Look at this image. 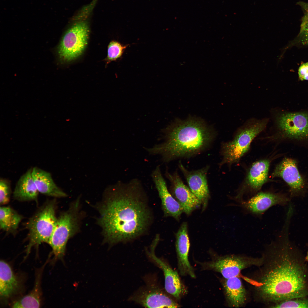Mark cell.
<instances>
[{
	"mask_svg": "<svg viewBox=\"0 0 308 308\" xmlns=\"http://www.w3.org/2000/svg\"><path fill=\"white\" fill-rule=\"evenodd\" d=\"M108 192L98 207L105 242L111 245L126 243L146 234L153 216L141 181H119Z\"/></svg>",
	"mask_w": 308,
	"mask_h": 308,
	"instance_id": "6da1fadb",
	"label": "cell"
},
{
	"mask_svg": "<svg viewBox=\"0 0 308 308\" xmlns=\"http://www.w3.org/2000/svg\"><path fill=\"white\" fill-rule=\"evenodd\" d=\"M289 236L277 237L268 246V259L256 288L265 301L275 303L305 297L308 283L304 267L290 256Z\"/></svg>",
	"mask_w": 308,
	"mask_h": 308,
	"instance_id": "7a4b0ae2",
	"label": "cell"
},
{
	"mask_svg": "<svg viewBox=\"0 0 308 308\" xmlns=\"http://www.w3.org/2000/svg\"><path fill=\"white\" fill-rule=\"evenodd\" d=\"M163 133L162 142L144 149L151 155L159 156L164 163L198 154L208 148L214 137L209 128L194 119L167 128Z\"/></svg>",
	"mask_w": 308,
	"mask_h": 308,
	"instance_id": "3957f363",
	"label": "cell"
},
{
	"mask_svg": "<svg viewBox=\"0 0 308 308\" xmlns=\"http://www.w3.org/2000/svg\"><path fill=\"white\" fill-rule=\"evenodd\" d=\"M56 203L54 199L44 203L26 224L28 230L27 255L31 248L43 242L48 243L56 223Z\"/></svg>",
	"mask_w": 308,
	"mask_h": 308,
	"instance_id": "277c9868",
	"label": "cell"
},
{
	"mask_svg": "<svg viewBox=\"0 0 308 308\" xmlns=\"http://www.w3.org/2000/svg\"><path fill=\"white\" fill-rule=\"evenodd\" d=\"M268 119L251 121L238 131L233 139L222 146V160L220 164L238 162L248 151L254 138L266 128Z\"/></svg>",
	"mask_w": 308,
	"mask_h": 308,
	"instance_id": "5b68a950",
	"label": "cell"
},
{
	"mask_svg": "<svg viewBox=\"0 0 308 308\" xmlns=\"http://www.w3.org/2000/svg\"><path fill=\"white\" fill-rule=\"evenodd\" d=\"M79 201L77 200L68 210L57 218L55 226L48 244L56 259H62L65 254L68 239L79 228Z\"/></svg>",
	"mask_w": 308,
	"mask_h": 308,
	"instance_id": "8992f818",
	"label": "cell"
},
{
	"mask_svg": "<svg viewBox=\"0 0 308 308\" xmlns=\"http://www.w3.org/2000/svg\"><path fill=\"white\" fill-rule=\"evenodd\" d=\"M89 33L86 22L77 23L65 33L58 50L60 60L66 62L72 60L81 55L87 44Z\"/></svg>",
	"mask_w": 308,
	"mask_h": 308,
	"instance_id": "52a82bcc",
	"label": "cell"
},
{
	"mask_svg": "<svg viewBox=\"0 0 308 308\" xmlns=\"http://www.w3.org/2000/svg\"><path fill=\"white\" fill-rule=\"evenodd\" d=\"M264 258H253L231 255L219 256L211 261L200 264L204 270L218 272L225 279L238 276L242 270L252 266H261Z\"/></svg>",
	"mask_w": 308,
	"mask_h": 308,
	"instance_id": "ba28073f",
	"label": "cell"
},
{
	"mask_svg": "<svg viewBox=\"0 0 308 308\" xmlns=\"http://www.w3.org/2000/svg\"><path fill=\"white\" fill-rule=\"evenodd\" d=\"M280 132L288 138L301 139L308 137V115L303 112L283 114L277 118Z\"/></svg>",
	"mask_w": 308,
	"mask_h": 308,
	"instance_id": "9c48e42d",
	"label": "cell"
},
{
	"mask_svg": "<svg viewBox=\"0 0 308 308\" xmlns=\"http://www.w3.org/2000/svg\"><path fill=\"white\" fill-rule=\"evenodd\" d=\"M288 200V198L282 194L261 192L249 199H242L237 202L238 205L246 212L260 216L272 206L285 204Z\"/></svg>",
	"mask_w": 308,
	"mask_h": 308,
	"instance_id": "30bf717a",
	"label": "cell"
},
{
	"mask_svg": "<svg viewBox=\"0 0 308 308\" xmlns=\"http://www.w3.org/2000/svg\"><path fill=\"white\" fill-rule=\"evenodd\" d=\"M272 176L282 179L289 186L293 196L300 194L306 189L305 181L299 173L296 161L292 159H283L276 166Z\"/></svg>",
	"mask_w": 308,
	"mask_h": 308,
	"instance_id": "8fae6325",
	"label": "cell"
},
{
	"mask_svg": "<svg viewBox=\"0 0 308 308\" xmlns=\"http://www.w3.org/2000/svg\"><path fill=\"white\" fill-rule=\"evenodd\" d=\"M159 240L153 239L149 250H147L149 257L162 270L165 277V288L166 291L177 299H179L185 290L177 272L167 263L157 257L155 253V248Z\"/></svg>",
	"mask_w": 308,
	"mask_h": 308,
	"instance_id": "7c38bea8",
	"label": "cell"
},
{
	"mask_svg": "<svg viewBox=\"0 0 308 308\" xmlns=\"http://www.w3.org/2000/svg\"><path fill=\"white\" fill-rule=\"evenodd\" d=\"M171 183V194L182 207L183 212L190 214L201 202L184 184L177 171L170 173L166 169L165 173Z\"/></svg>",
	"mask_w": 308,
	"mask_h": 308,
	"instance_id": "4fadbf2b",
	"label": "cell"
},
{
	"mask_svg": "<svg viewBox=\"0 0 308 308\" xmlns=\"http://www.w3.org/2000/svg\"><path fill=\"white\" fill-rule=\"evenodd\" d=\"M151 177L161 199L165 216L172 217L178 220L183 212V209L169 191L159 166L153 170Z\"/></svg>",
	"mask_w": 308,
	"mask_h": 308,
	"instance_id": "5bb4252c",
	"label": "cell"
},
{
	"mask_svg": "<svg viewBox=\"0 0 308 308\" xmlns=\"http://www.w3.org/2000/svg\"><path fill=\"white\" fill-rule=\"evenodd\" d=\"M179 167L185 177L191 191L201 203L205 202L209 196L207 179L209 167L207 166L197 170L190 171L180 162Z\"/></svg>",
	"mask_w": 308,
	"mask_h": 308,
	"instance_id": "9a60e30c",
	"label": "cell"
},
{
	"mask_svg": "<svg viewBox=\"0 0 308 308\" xmlns=\"http://www.w3.org/2000/svg\"><path fill=\"white\" fill-rule=\"evenodd\" d=\"M187 229V224L184 222L176 234L175 246L178 268L181 275H189L194 278L196 276L194 269L188 259L190 244Z\"/></svg>",
	"mask_w": 308,
	"mask_h": 308,
	"instance_id": "2e32d148",
	"label": "cell"
},
{
	"mask_svg": "<svg viewBox=\"0 0 308 308\" xmlns=\"http://www.w3.org/2000/svg\"><path fill=\"white\" fill-rule=\"evenodd\" d=\"M146 308H178L180 305L162 290L157 288L146 289L130 298Z\"/></svg>",
	"mask_w": 308,
	"mask_h": 308,
	"instance_id": "e0dca14e",
	"label": "cell"
},
{
	"mask_svg": "<svg viewBox=\"0 0 308 308\" xmlns=\"http://www.w3.org/2000/svg\"><path fill=\"white\" fill-rule=\"evenodd\" d=\"M32 174L39 193L55 198L66 196V194L56 185L49 172L35 167L32 168Z\"/></svg>",
	"mask_w": 308,
	"mask_h": 308,
	"instance_id": "ac0fdd59",
	"label": "cell"
},
{
	"mask_svg": "<svg viewBox=\"0 0 308 308\" xmlns=\"http://www.w3.org/2000/svg\"><path fill=\"white\" fill-rule=\"evenodd\" d=\"M30 169L19 178L13 193L15 199L20 201L37 202L39 193L34 182Z\"/></svg>",
	"mask_w": 308,
	"mask_h": 308,
	"instance_id": "d6986e66",
	"label": "cell"
},
{
	"mask_svg": "<svg viewBox=\"0 0 308 308\" xmlns=\"http://www.w3.org/2000/svg\"><path fill=\"white\" fill-rule=\"evenodd\" d=\"M223 287L227 300L231 306L239 307L246 300V292L240 279L238 276L225 279Z\"/></svg>",
	"mask_w": 308,
	"mask_h": 308,
	"instance_id": "ffe728a7",
	"label": "cell"
},
{
	"mask_svg": "<svg viewBox=\"0 0 308 308\" xmlns=\"http://www.w3.org/2000/svg\"><path fill=\"white\" fill-rule=\"evenodd\" d=\"M20 283L10 265L5 261L0 262V295L3 299H7L18 291Z\"/></svg>",
	"mask_w": 308,
	"mask_h": 308,
	"instance_id": "44dd1931",
	"label": "cell"
},
{
	"mask_svg": "<svg viewBox=\"0 0 308 308\" xmlns=\"http://www.w3.org/2000/svg\"><path fill=\"white\" fill-rule=\"evenodd\" d=\"M270 165L269 160H263L256 162L252 165L246 179L247 185L250 190L258 191L267 181Z\"/></svg>",
	"mask_w": 308,
	"mask_h": 308,
	"instance_id": "7402d4cb",
	"label": "cell"
},
{
	"mask_svg": "<svg viewBox=\"0 0 308 308\" xmlns=\"http://www.w3.org/2000/svg\"><path fill=\"white\" fill-rule=\"evenodd\" d=\"M23 216L9 206H1L0 228L7 233L14 234Z\"/></svg>",
	"mask_w": 308,
	"mask_h": 308,
	"instance_id": "603a6c76",
	"label": "cell"
},
{
	"mask_svg": "<svg viewBox=\"0 0 308 308\" xmlns=\"http://www.w3.org/2000/svg\"><path fill=\"white\" fill-rule=\"evenodd\" d=\"M40 277L38 274L33 290L29 294L15 302L12 305L13 308H38L40 306L41 291Z\"/></svg>",
	"mask_w": 308,
	"mask_h": 308,
	"instance_id": "cb8c5ba5",
	"label": "cell"
},
{
	"mask_svg": "<svg viewBox=\"0 0 308 308\" xmlns=\"http://www.w3.org/2000/svg\"><path fill=\"white\" fill-rule=\"evenodd\" d=\"M305 297L284 300L276 303L272 308H308V298Z\"/></svg>",
	"mask_w": 308,
	"mask_h": 308,
	"instance_id": "d4e9b609",
	"label": "cell"
},
{
	"mask_svg": "<svg viewBox=\"0 0 308 308\" xmlns=\"http://www.w3.org/2000/svg\"><path fill=\"white\" fill-rule=\"evenodd\" d=\"M127 45H123L119 42L112 41L108 47L107 60L109 61L115 60L120 57Z\"/></svg>",
	"mask_w": 308,
	"mask_h": 308,
	"instance_id": "484cf974",
	"label": "cell"
},
{
	"mask_svg": "<svg viewBox=\"0 0 308 308\" xmlns=\"http://www.w3.org/2000/svg\"><path fill=\"white\" fill-rule=\"evenodd\" d=\"M11 183L8 180L1 178L0 180V204L3 206L10 201L11 194Z\"/></svg>",
	"mask_w": 308,
	"mask_h": 308,
	"instance_id": "4316f807",
	"label": "cell"
},
{
	"mask_svg": "<svg viewBox=\"0 0 308 308\" xmlns=\"http://www.w3.org/2000/svg\"><path fill=\"white\" fill-rule=\"evenodd\" d=\"M299 35L301 44L303 45H308V22L300 29Z\"/></svg>",
	"mask_w": 308,
	"mask_h": 308,
	"instance_id": "83f0119b",
	"label": "cell"
},
{
	"mask_svg": "<svg viewBox=\"0 0 308 308\" xmlns=\"http://www.w3.org/2000/svg\"><path fill=\"white\" fill-rule=\"evenodd\" d=\"M298 75L301 80H308V62L301 64L299 68Z\"/></svg>",
	"mask_w": 308,
	"mask_h": 308,
	"instance_id": "f1b7e54d",
	"label": "cell"
},
{
	"mask_svg": "<svg viewBox=\"0 0 308 308\" xmlns=\"http://www.w3.org/2000/svg\"><path fill=\"white\" fill-rule=\"evenodd\" d=\"M299 5L303 10L304 14L302 17L300 29L302 28L308 22V3L299 2Z\"/></svg>",
	"mask_w": 308,
	"mask_h": 308,
	"instance_id": "f546056e",
	"label": "cell"
},
{
	"mask_svg": "<svg viewBox=\"0 0 308 308\" xmlns=\"http://www.w3.org/2000/svg\"><path fill=\"white\" fill-rule=\"evenodd\" d=\"M305 260L306 261H308V250L307 252L306 256L305 258Z\"/></svg>",
	"mask_w": 308,
	"mask_h": 308,
	"instance_id": "4dcf8cb0",
	"label": "cell"
}]
</instances>
